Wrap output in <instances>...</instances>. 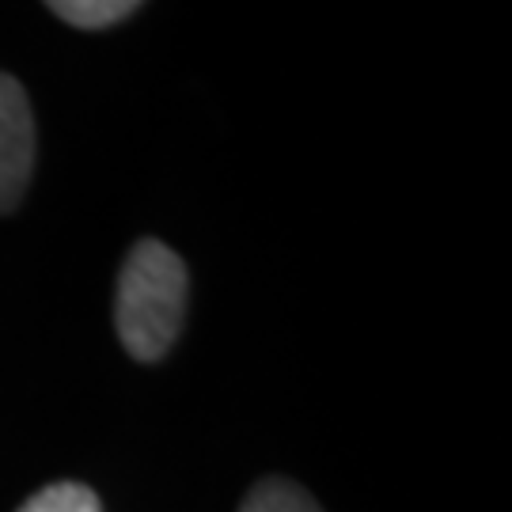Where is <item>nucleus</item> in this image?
Listing matches in <instances>:
<instances>
[{
  "mask_svg": "<svg viewBox=\"0 0 512 512\" xmlns=\"http://www.w3.org/2000/svg\"><path fill=\"white\" fill-rule=\"evenodd\" d=\"M186 281L183 258L160 239H141L126 255L118 274L114 323L118 338L133 361H160L175 346L186 319Z\"/></svg>",
  "mask_w": 512,
  "mask_h": 512,
  "instance_id": "obj_1",
  "label": "nucleus"
},
{
  "mask_svg": "<svg viewBox=\"0 0 512 512\" xmlns=\"http://www.w3.org/2000/svg\"><path fill=\"white\" fill-rule=\"evenodd\" d=\"M35 171V114L16 76L0 73V213H12Z\"/></svg>",
  "mask_w": 512,
  "mask_h": 512,
  "instance_id": "obj_2",
  "label": "nucleus"
},
{
  "mask_svg": "<svg viewBox=\"0 0 512 512\" xmlns=\"http://www.w3.org/2000/svg\"><path fill=\"white\" fill-rule=\"evenodd\" d=\"M239 512H323L319 501L289 478H262Z\"/></svg>",
  "mask_w": 512,
  "mask_h": 512,
  "instance_id": "obj_3",
  "label": "nucleus"
},
{
  "mask_svg": "<svg viewBox=\"0 0 512 512\" xmlns=\"http://www.w3.org/2000/svg\"><path fill=\"white\" fill-rule=\"evenodd\" d=\"M141 4L133 0H54L50 12L73 27H84V31H99V27H110V23H122L126 16H133Z\"/></svg>",
  "mask_w": 512,
  "mask_h": 512,
  "instance_id": "obj_4",
  "label": "nucleus"
},
{
  "mask_svg": "<svg viewBox=\"0 0 512 512\" xmlns=\"http://www.w3.org/2000/svg\"><path fill=\"white\" fill-rule=\"evenodd\" d=\"M19 512H103L99 497L84 482H54L46 490H38Z\"/></svg>",
  "mask_w": 512,
  "mask_h": 512,
  "instance_id": "obj_5",
  "label": "nucleus"
}]
</instances>
